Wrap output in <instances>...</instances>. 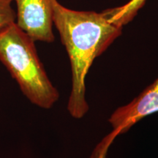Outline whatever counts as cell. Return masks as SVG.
<instances>
[{
  "label": "cell",
  "mask_w": 158,
  "mask_h": 158,
  "mask_svg": "<svg viewBox=\"0 0 158 158\" xmlns=\"http://www.w3.org/2000/svg\"><path fill=\"white\" fill-rule=\"evenodd\" d=\"M12 3L13 0H0V33L15 22L16 15Z\"/></svg>",
  "instance_id": "obj_6"
},
{
  "label": "cell",
  "mask_w": 158,
  "mask_h": 158,
  "mask_svg": "<svg viewBox=\"0 0 158 158\" xmlns=\"http://www.w3.org/2000/svg\"><path fill=\"white\" fill-rule=\"evenodd\" d=\"M53 23L69 56L72 87L68 110L81 118L89 106L86 99V77L92 63L122 34V27L110 21L108 10L102 13L69 9L57 0L53 4Z\"/></svg>",
  "instance_id": "obj_1"
},
{
  "label": "cell",
  "mask_w": 158,
  "mask_h": 158,
  "mask_svg": "<svg viewBox=\"0 0 158 158\" xmlns=\"http://www.w3.org/2000/svg\"><path fill=\"white\" fill-rule=\"evenodd\" d=\"M155 113H158V77L131 102L116 108L110 116L108 122L112 130L121 135L146 116Z\"/></svg>",
  "instance_id": "obj_4"
},
{
  "label": "cell",
  "mask_w": 158,
  "mask_h": 158,
  "mask_svg": "<svg viewBox=\"0 0 158 158\" xmlns=\"http://www.w3.org/2000/svg\"><path fill=\"white\" fill-rule=\"evenodd\" d=\"M146 1L147 0H130L125 5L108 9L110 21L120 27L126 25L133 19Z\"/></svg>",
  "instance_id": "obj_5"
},
{
  "label": "cell",
  "mask_w": 158,
  "mask_h": 158,
  "mask_svg": "<svg viewBox=\"0 0 158 158\" xmlns=\"http://www.w3.org/2000/svg\"><path fill=\"white\" fill-rule=\"evenodd\" d=\"M119 135L116 130H112L109 134L102 138V141L97 144L89 158H107L108 152L115 138Z\"/></svg>",
  "instance_id": "obj_7"
},
{
  "label": "cell",
  "mask_w": 158,
  "mask_h": 158,
  "mask_svg": "<svg viewBox=\"0 0 158 158\" xmlns=\"http://www.w3.org/2000/svg\"><path fill=\"white\" fill-rule=\"evenodd\" d=\"M54 0H13L16 5L15 23L35 42L52 43Z\"/></svg>",
  "instance_id": "obj_3"
},
{
  "label": "cell",
  "mask_w": 158,
  "mask_h": 158,
  "mask_svg": "<svg viewBox=\"0 0 158 158\" xmlns=\"http://www.w3.org/2000/svg\"><path fill=\"white\" fill-rule=\"evenodd\" d=\"M0 61L31 103L49 109L58 101L59 93L40 60L35 41L15 22L0 33Z\"/></svg>",
  "instance_id": "obj_2"
}]
</instances>
